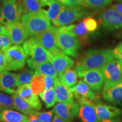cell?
I'll list each match as a JSON object with an SVG mask.
<instances>
[{
  "label": "cell",
  "mask_w": 122,
  "mask_h": 122,
  "mask_svg": "<svg viewBox=\"0 0 122 122\" xmlns=\"http://www.w3.org/2000/svg\"><path fill=\"white\" fill-rule=\"evenodd\" d=\"M115 58L111 49H93L86 52L77 61L75 70L78 76L85 71L101 68L108 62Z\"/></svg>",
  "instance_id": "1"
},
{
  "label": "cell",
  "mask_w": 122,
  "mask_h": 122,
  "mask_svg": "<svg viewBox=\"0 0 122 122\" xmlns=\"http://www.w3.org/2000/svg\"><path fill=\"white\" fill-rule=\"evenodd\" d=\"M57 44L64 54L76 58L79 55L81 44L67 25L56 27Z\"/></svg>",
  "instance_id": "2"
},
{
  "label": "cell",
  "mask_w": 122,
  "mask_h": 122,
  "mask_svg": "<svg viewBox=\"0 0 122 122\" xmlns=\"http://www.w3.org/2000/svg\"><path fill=\"white\" fill-rule=\"evenodd\" d=\"M22 22L31 37L37 36L51 26L50 22L41 10L37 13L24 14Z\"/></svg>",
  "instance_id": "3"
},
{
  "label": "cell",
  "mask_w": 122,
  "mask_h": 122,
  "mask_svg": "<svg viewBox=\"0 0 122 122\" xmlns=\"http://www.w3.org/2000/svg\"><path fill=\"white\" fill-rule=\"evenodd\" d=\"M3 52L6 61L5 71H16L24 67L28 56L23 47L20 45H11Z\"/></svg>",
  "instance_id": "4"
},
{
  "label": "cell",
  "mask_w": 122,
  "mask_h": 122,
  "mask_svg": "<svg viewBox=\"0 0 122 122\" xmlns=\"http://www.w3.org/2000/svg\"><path fill=\"white\" fill-rule=\"evenodd\" d=\"M23 15L19 0H1V23L3 25L19 22Z\"/></svg>",
  "instance_id": "5"
},
{
  "label": "cell",
  "mask_w": 122,
  "mask_h": 122,
  "mask_svg": "<svg viewBox=\"0 0 122 122\" xmlns=\"http://www.w3.org/2000/svg\"><path fill=\"white\" fill-rule=\"evenodd\" d=\"M89 15L83 6H65L59 15L52 22L56 27L69 25Z\"/></svg>",
  "instance_id": "6"
},
{
  "label": "cell",
  "mask_w": 122,
  "mask_h": 122,
  "mask_svg": "<svg viewBox=\"0 0 122 122\" xmlns=\"http://www.w3.org/2000/svg\"><path fill=\"white\" fill-rule=\"evenodd\" d=\"M122 62L114 58L101 68L104 77V86H110L120 83L121 80Z\"/></svg>",
  "instance_id": "7"
},
{
  "label": "cell",
  "mask_w": 122,
  "mask_h": 122,
  "mask_svg": "<svg viewBox=\"0 0 122 122\" xmlns=\"http://www.w3.org/2000/svg\"><path fill=\"white\" fill-rule=\"evenodd\" d=\"M27 56L38 62H49L48 52L35 37L29 38L23 43Z\"/></svg>",
  "instance_id": "8"
},
{
  "label": "cell",
  "mask_w": 122,
  "mask_h": 122,
  "mask_svg": "<svg viewBox=\"0 0 122 122\" xmlns=\"http://www.w3.org/2000/svg\"><path fill=\"white\" fill-rule=\"evenodd\" d=\"M48 61L57 71L58 75L75 65L72 58L64 54L60 49L53 52H48Z\"/></svg>",
  "instance_id": "9"
},
{
  "label": "cell",
  "mask_w": 122,
  "mask_h": 122,
  "mask_svg": "<svg viewBox=\"0 0 122 122\" xmlns=\"http://www.w3.org/2000/svg\"><path fill=\"white\" fill-rule=\"evenodd\" d=\"M100 20L103 28L107 30L122 28V15L112 8L102 12L100 15Z\"/></svg>",
  "instance_id": "10"
},
{
  "label": "cell",
  "mask_w": 122,
  "mask_h": 122,
  "mask_svg": "<svg viewBox=\"0 0 122 122\" xmlns=\"http://www.w3.org/2000/svg\"><path fill=\"white\" fill-rule=\"evenodd\" d=\"M78 116L82 122H100L95 109V103L88 99L78 101Z\"/></svg>",
  "instance_id": "11"
},
{
  "label": "cell",
  "mask_w": 122,
  "mask_h": 122,
  "mask_svg": "<svg viewBox=\"0 0 122 122\" xmlns=\"http://www.w3.org/2000/svg\"><path fill=\"white\" fill-rule=\"evenodd\" d=\"M79 105L75 101L58 102L53 110L56 115L64 120L71 122L78 114Z\"/></svg>",
  "instance_id": "12"
},
{
  "label": "cell",
  "mask_w": 122,
  "mask_h": 122,
  "mask_svg": "<svg viewBox=\"0 0 122 122\" xmlns=\"http://www.w3.org/2000/svg\"><path fill=\"white\" fill-rule=\"evenodd\" d=\"M80 77H83L84 81L93 91H100L104 84L105 80L101 68L92 69L82 73Z\"/></svg>",
  "instance_id": "13"
},
{
  "label": "cell",
  "mask_w": 122,
  "mask_h": 122,
  "mask_svg": "<svg viewBox=\"0 0 122 122\" xmlns=\"http://www.w3.org/2000/svg\"><path fill=\"white\" fill-rule=\"evenodd\" d=\"M15 94L26 101L33 109L39 111L41 109L42 105L37 95L32 90L30 84L25 83L18 86Z\"/></svg>",
  "instance_id": "14"
},
{
  "label": "cell",
  "mask_w": 122,
  "mask_h": 122,
  "mask_svg": "<svg viewBox=\"0 0 122 122\" xmlns=\"http://www.w3.org/2000/svg\"><path fill=\"white\" fill-rule=\"evenodd\" d=\"M48 52H53L59 49L57 44L56 27L51 26L37 36H34Z\"/></svg>",
  "instance_id": "15"
},
{
  "label": "cell",
  "mask_w": 122,
  "mask_h": 122,
  "mask_svg": "<svg viewBox=\"0 0 122 122\" xmlns=\"http://www.w3.org/2000/svg\"><path fill=\"white\" fill-rule=\"evenodd\" d=\"M5 26L8 30L12 43L14 45L23 44L30 36L22 22L20 21Z\"/></svg>",
  "instance_id": "16"
},
{
  "label": "cell",
  "mask_w": 122,
  "mask_h": 122,
  "mask_svg": "<svg viewBox=\"0 0 122 122\" xmlns=\"http://www.w3.org/2000/svg\"><path fill=\"white\" fill-rule=\"evenodd\" d=\"M18 74L4 71L0 73V91L9 94L15 93L17 87Z\"/></svg>",
  "instance_id": "17"
},
{
  "label": "cell",
  "mask_w": 122,
  "mask_h": 122,
  "mask_svg": "<svg viewBox=\"0 0 122 122\" xmlns=\"http://www.w3.org/2000/svg\"><path fill=\"white\" fill-rule=\"evenodd\" d=\"M70 89L77 101L81 99H88L93 102L97 100V96H96V94L88 86L87 84L83 81L79 80L78 83L70 88Z\"/></svg>",
  "instance_id": "18"
},
{
  "label": "cell",
  "mask_w": 122,
  "mask_h": 122,
  "mask_svg": "<svg viewBox=\"0 0 122 122\" xmlns=\"http://www.w3.org/2000/svg\"><path fill=\"white\" fill-rule=\"evenodd\" d=\"M95 109L100 121L104 119L118 118L122 113L121 110L115 106L101 103H97L96 104Z\"/></svg>",
  "instance_id": "19"
},
{
  "label": "cell",
  "mask_w": 122,
  "mask_h": 122,
  "mask_svg": "<svg viewBox=\"0 0 122 122\" xmlns=\"http://www.w3.org/2000/svg\"><path fill=\"white\" fill-rule=\"evenodd\" d=\"M27 63L29 67L44 75L52 76L54 78L58 77L57 71L49 62H38L31 58H29L27 59Z\"/></svg>",
  "instance_id": "20"
},
{
  "label": "cell",
  "mask_w": 122,
  "mask_h": 122,
  "mask_svg": "<svg viewBox=\"0 0 122 122\" xmlns=\"http://www.w3.org/2000/svg\"><path fill=\"white\" fill-rule=\"evenodd\" d=\"M54 91L56 102H68L74 101V97L70 88L63 85L58 77L55 79Z\"/></svg>",
  "instance_id": "21"
},
{
  "label": "cell",
  "mask_w": 122,
  "mask_h": 122,
  "mask_svg": "<svg viewBox=\"0 0 122 122\" xmlns=\"http://www.w3.org/2000/svg\"><path fill=\"white\" fill-rule=\"evenodd\" d=\"M103 97L112 103L122 102V83L120 82L110 86H104Z\"/></svg>",
  "instance_id": "22"
},
{
  "label": "cell",
  "mask_w": 122,
  "mask_h": 122,
  "mask_svg": "<svg viewBox=\"0 0 122 122\" xmlns=\"http://www.w3.org/2000/svg\"><path fill=\"white\" fill-rule=\"evenodd\" d=\"M41 11L50 22H53L57 18L65 5L58 0H51L44 4Z\"/></svg>",
  "instance_id": "23"
},
{
  "label": "cell",
  "mask_w": 122,
  "mask_h": 122,
  "mask_svg": "<svg viewBox=\"0 0 122 122\" xmlns=\"http://www.w3.org/2000/svg\"><path fill=\"white\" fill-rule=\"evenodd\" d=\"M0 122H29V117L18 111L6 109L0 112Z\"/></svg>",
  "instance_id": "24"
},
{
  "label": "cell",
  "mask_w": 122,
  "mask_h": 122,
  "mask_svg": "<svg viewBox=\"0 0 122 122\" xmlns=\"http://www.w3.org/2000/svg\"><path fill=\"white\" fill-rule=\"evenodd\" d=\"M67 26L68 30L75 36V37L80 41V44L85 43L87 41L89 31L85 27L83 21L77 24H72Z\"/></svg>",
  "instance_id": "25"
},
{
  "label": "cell",
  "mask_w": 122,
  "mask_h": 122,
  "mask_svg": "<svg viewBox=\"0 0 122 122\" xmlns=\"http://www.w3.org/2000/svg\"><path fill=\"white\" fill-rule=\"evenodd\" d=\"M78 75L75 70L71 68H68L59 75V80L60 81L68 88H72L77 81Z\"/></svg>",
  "instance_id": "26"
},
{
  "label": "cell",
  "mask_w": 122,
  "mask_h": 122,
  "mask_svg": "<svg viewBox=\"0 0 122 122\" xmlns=\"http://www.w3.org/2000/svg\"><path fill=\"white\" fill-rule=\"evenodd\" d=\"M43 6L41 0H22L21 1V8L23 15L40 11Z\"/></svg>",
  "instance_id": "27"
},
{
  "label": "cell",
  "mask_w": 122,
  "mask_h": 122,
  "mask_svg": "<svg viewBox=\"0 0 122 122\" xmlns=\"http://www.w3.org/2000/svg\"><path fill=\"white\" fill-rule=\"evenodd\" d=\"M11 97L13 98L16 110L20 111L22 113L30 115H36L38 112L37 110L32 108L26 101H25L23 99L20 97L16 94L14 93L11 94Z\"/></svg>",
  "instance_id": "28"
},
{
  "label": "cell",
  "mask_w": 122,
  "mask_h": 122,
  "mask_svg": "<svg viewBox=\"0 0 122 122\" xmlns=\"http://www.w3.org/2000/svg\"><path fill=\"white\" fill-rule=\"evenodd\" d=\"M30 82L32 90L36 95L39 94L43 92L44 90H45V77L44 75L40 74L37 71H35Z\"/></svg>",
  "instance_id": "29"
},
{
  "label": "cell",
  "mask_w": 122,
  "mask_h": 122,
  "mask_svg": "<svg viewBox=\"0 0 122 122\" xmlns=\"http://www.w3.org/2000/svg\"><path fill=\"white\" fill-rule=\"evenodd\" d=\"M39 95L45 103L47 109L51 107L56 103V98L54 86L49 89L44 90L43 92L40 93Z\"/></svg>",
  "instance_id": "30"
},
{
  "label": "cell",
  "mask_w": 122,
  "mask_h": 122,
  "mask_svg": "<svg viewBox=\"0 0 122 122\" xmlns=\"http://www.w3.org/2000/svg\"><path fill=\"white\" fill-rule=\"evenodd\" d=\"M112 0H84L83 6L87 8L96 9H104L110 5Z\"/></svg>",
  "instance_id": "31"
},
{
  "label": "cell",
  "mask_w": 122,
  "mask_h": 122,
  "mask_svg": "<svg viewBox=\"0 0 122 122\" xmlns=\"http://www.w3.org/2000/svg\"><path fill=\"white\" fill-rule=\"evenodd\" d=\"M35 74V71L33 70L28 68H23L18 74L17 85L18 86L28 83L31 81L33 76Z\"/></svg>",
  "instance_id": "32"
},
{
  "label": "cell",
  "mask_w": 122,
  "mask_h": 122,
  "mask_svg": "<svg viewBox=\"0 0 122 122\" xmlns=\"http://www.w3.org/2000/svg\"><path fill=\"white\" fill-rule=\"evenodd\" d=\"M10 109L16 110L13 97L0 92V111Z\"/></svg>",
  "instance_id": "33"
},
{
  "label": "cell",
  "mask_w": 122,
  "mask_h": 122,
  "mask_svg": "<svg viewBox=\"0 0 122 122\" xmlns=\"http://www.w3.org/2000/svg\"><path fill=\"white\" fill-rule=\"evenodd\" d=\"M12 44L13 43H12L8 30L5 33L0 35V50L1 51H4L9 46H11Z\"/></svg>",
  "instance_id": "34"
},
{
  "label": "cell",
  "mask_w": 122,
  "mask_h": 122,
  "mask_svg": "<svg viewBox=\"0 0 122 122\" xmlns=\"http://www.w3.org/2000/svg\"><path fill=\"white\" fill-rule=\"evenodd\" d=\"M83 22L88 31L91 32L96 31L98 27V23L96 20L92 17L85 18L83 20Z\"/></svg>",
  "instance_id": "35"
},
{
  "label": "cell",
  "mask_w": 122,
  "mask_h": 122,
  "mask_svg": "<svg viewBox=\"0 0 122 122\" xmlns=\"http://www.w3.org/2000/svg\"><path fill=\"white\" fill-rule=\"evenodd\" d=\"M53 112H54L53 110L37 112L36 115L38 119L42 122H51L52 121Z\"/></svg>",
  "instance_id": "36"
},
{
  "label": "cell",
  "mask_w": 122,
  "mask_h": 122,
  "mask_svg": "<svg viewBox=\"0 0 122 122\" xmlns=\"http://www.w3.org/2000/svg\"><path fill=\"white\" fill-rule=\"evenodd\" d=\"M65 6H83L84 0H58Z\"/></svg>",
  "instance_id": "37"
},
{
  "label": "cell",
  "mask_w": 122,
  "mask_h": 122,
  "mask_svg": "<svg viewBox=\"0 0 122 122\" xmlns=\"http://www.w3.org/2000/svg\"><path fill=\"white\" fill-rule=\"evenodd\" d=\"M45 77V89H48L54 86L55 79L56 78L52 77V76L44 75Z\"/></svg>",
  "instance_id": "38"
},
{
  "label": "cell",
  "mask_w": 122,
  "mask_h": 122,
  "mask_svg": "<svg viewBox=\"0 0 122 122\" xmlns=\"http://www.w3.org/2000/svg\"><path fill=\"white\" fill-rule=\"evenodd\" d=\"M114 57L122 62V42L112 50Z\"/></svg>",
  "instance_id": "39"
},
{
  "label": "cell",
  "mask_w": 122,
  "mask_h": 122,
  "mask_svg": "<svg viewBox=\"0 0 122 122\" xmlns=\"http://www.w3.org/2000/svg\"><path fill=\"white\" fill-rule=\"evenodd\" d=\"M6 61L4 53L0 50V73L5 71Z\"/></svg>",
  "instance_id": "40"
},
{
  "label": "cell",
  "mask_w": 122,
  "mask_h": 122,
  "mask_svg": "<svg viewBox=\"0 0 122 122\" xmlns=\"http://www.w3.org/2000/svg\"><path fill=\"white\" fill-rule=\"evenodd\" d=\"M111 8L115 9V10H117L122 15V2L113 5L111 6Z\"/></svg>",
  "instance_id": "41"
},
{
  "label": "cell",
  "mask_w": 122,
  "mask_h": 122,
  "mask_svg": "<svg viewBox=\"0 0 122 122\" xmlns=\"http://www.w3.org/2000/svg\"><path fill=\"white\" fill-rule=\"evenodd\" d=\"M29 122H42L40 121L36 115H30L29 116Z\"/></svg>",
  "instance_id": "42"
},
{
  "label": "cell",
  "mask_w": 122,
  "mask_h": 122,
  "mask_svg": "<svg viewBox=\"0 0 122 122\" xmlns=\"http://www.w3.org/2000/svg\"><path fill=\"white\" fill-rule=\"evenodd\" d=\"M51 122H70L67 121V120H64V119H63L60 118V117L56 115L54 117V118H53L52 121H51Z\"/></svg>",
  "instance_id": "43"
},
{
  "label": "cell",
  "mask_w": 122,
  "mask_h": 122,
  "mask_svg": "<svg viewBox=\"0 0 122 122\" xmlns=\"http://www.w3.org/2000/svg\"><path fill=\"white\" fill-rule=\"evenodd\" d=\"M121 120L119 118H113V119H104L101 120L100 122H120Z\"/></svg>",
  "instance_id": "44"
},
{
  "label": "cell",
  "mask_w": 122,
  "mask_h": 122,
  "mask_svg": "<svg viewBox=\"0 0 122 122\" xmlns=\"http://www.w3.org/2000/svg\"><path fill=\"white\" fill-rule=\"evenodd\" d=\"M7 30V29L6 27L4 25H3V24L0 23V35L5 33V32H6Z\"/></svg>",
  "instance_id": "45"
},
{
  "label": "cell",
  "mask_w": 122,
  "mask_h": 122,
  "mask_svg": "<svg viewBox=\"0 0 122 122\" xmlns=\"http://www.w3.org/2000/svg\"><path fill=\"white\" fill-rule=\"evenodd\" d=\"M1 3H0V23H1Z\"/></svg>",
  "instance_id": "46"
},
{
  "label": "cell",
  "mask_w": 122,
  "mask_h": 122,
  "mask_svg": "<svg viewBox=\"0 0 122 122\" xmlns=\"http://www.w3.org/2000/svg\"><path fill=\"white\" fill-rule=\"evenodd\" d=\"M41 1H42V2H43V4H45L46 2H48V1H51V0H41Z\"/></svg>",
  "instance_id": "47"
},
{
  "label": "cell",
  "mask_w": 122,
  "mask_h": 122,
  "mask_svg": "<svg viewBox=\"0 0 122 122\" xmlns=\"http://www.w3.org/2000/svg\"><path fill=\"white\" fill-rule=\"evenodd\" d=\"M120 82L122 83V72H121V80H120Z\"/></svg>",
  "instance_id": "48"
},
{
  "label": "cell",
  "mask_w": 122,
  "mask_h": 122,
  "mask_svg": "<svg viewBox=\"0 0 122 122\" xmlns=\"http://www.w3.org/2000/svg\"><path fill=\"white\" fill-rule=\"evenodd\" d=\"M117 1H118V2H122V0H117Z\"/></svg>",
  "instance_id": "49"
},
{
  "label": "cell",
  "mask_w": 122,
  "mask_h": 122,
  "mask_svg": "<svg viewBox=\"0 0 122 122\" xmlns=\"http://www.w3.org/2000/svg\"><path fill=\"white\" fill-rule=\"evenodd\" d=\"M19 1H22V0H19Z\"/></svg>",
  "instance_id": "50"
},
{
  "label": "cell",
  "mask_w": 122,
  "mask_h": 122,
  "mask_svg": "<svg viewBox=\"0 0 122 122\" xmlns=\"http://www.w3.org/2000/svg\"></svg>",
  "instance_id": "51"
}]
</instances>
